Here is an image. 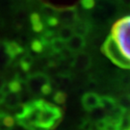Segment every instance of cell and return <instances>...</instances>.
<instances>
[{
  "instance_id": "cell-19",
  "label": "cell",
  "mask_w": 130,
  "mask_h": 130,
  "mask_svg": "<svg viewBox=\"0 0 130 130\" xmlns=\"http://www.w3.org/2000/svg\"><path fill=\"white\" fill-rule=\"evenodd\" d=\"M31 65H32V58L29 56H25L20 61V67L23 71H28L31 69Z\"/></svg>"
},
{
  "instance_id": "cell-5",
  "label": "cell",
  "mask_w": 130,
  "mask_h": 130,
  "mask_svg": "<svg viewBox=\"0 0 130 130\" xmlns=\"http://www.w3.org/2000/svg\"><path fill=\"white\" fill-rule=\"evenodd\" d=\"M49 82L46 75L42 74V73H37V74L31 75L27 80L28 88L33 93H41L42 86L45 83Z\"/></svg>"
},
{
  "instance_id": "cell-16",
  "label": "cell",
  "mask_w": 130,
  "mask_h": 130,
  "mask_svg": "<svg viewBox=\"0 0 130 130\" xmlns=\"http://www.w3.org/2000/svg\"><path fill=\"white\" fill-rule=\"evenodd\" d=\"M118 105L122 108L125 112L130 111V95H123L119 100H117Z\"/></svg>"
},
{
  "instance_id": "cell-26",
  "label": "cell",
  "mask_w": 130,
  "mask_h": 130,
  "mask_svg": "<svg viewBox=\"0 0 130 130\" xmlns=\"http://www.w3.org/2000/svg\"><path fill=\"white\" fill-rule=\"evenodd\" d=\"M128 95H130V90H129V92H128Z\"/></svg>"
},
{
  "instance_id": "cell-1",
  "label": "cell",
  "mask_w": 130,
  "mask_h": 130,
  "mask_svg": "<svg viewBox=\"0 0 130 130\" xmlns=\"http://www.w3.org/2000/svg\"><path fill=\"white\" fill-rule=\"evenodd\" d=\"M110 36L121 54L130 62V15L121 19L113 25Z\"/></svg>"
},
{
  "instance_id": "cell-28",
  "label": "cell",
  "mask_w": 130,
  "mask_h": 130,
  "mask_svg": "<svg viewBox=\"0 0 130 130\" xmlns=\"http://www.w3.org/2000/svg\"><path fill=\"white\" fill-rule=\"evenodd\" d=\"M126 130H130V129H126Z\"/></svg>"
},
{
  "instance_id": "cell-12",
  "label": "cell",
  "mask_w": 130,
  "mask_h": 130,
  "mask_svg": "<svg viewBox=\"0 0 130 130\" xmlns=\"http://www.w3.org/2000/svg\"><path fill=\"white\" fill-rule=\"evenodd\" d=\"M30 19H31V26L33 30L35 32H42L43 30V22L41 19V17L36 13H34L31 14Z\"/></svg>"
},
{
  "instance_id": "cell-8",
  "label": "cell",
  "mask_w": 130,
  "mask_h": 130,
  "mask_svg": "<svg viewBox=\"0 0 130 130\" xmlns=\"http://www.w3.org/2000/svg\"><path fill=\"white\" fill-rule=\"evenodd\" d=\"M4 50L9 59H14L23 51L22 47L15 42H8L4 44Z\"/></svg>"
},
{
  "instance_id": "cell-9",
  "label": "cell",
  "mask_w": 130,
  "mask_h": 130,
  "mask_svg": "<svg viewBox=\"0 0 130 130\" xmlns=\"http://www.w3.org/2000/svg\"><path fill=\"white\" fill-rule=\"evenodd\" d=\"M15 124V119L11 115L0 112V130H12Z\"/></svg>"
},
{
  "instance_id": "cell-10",
  "label": "cell",
  "mask_w": 130,
  "mask_h": 130,
  "mask_svg": "<svg viewBox=\"0 0 130 130\" xmlns=\"http://www.w3.org/2000/svg\"><path fill=\"white\" fill-rule=\"evenodd\" d=\"M118 105L117 100L112 96H101V100H100V108L103 109L104 111L110 112Z\"/></svg>"
},
{
  "instance_id": "cell-18",
  "label": "cell",
  "mask_w": 130,
  "mask_h": 130,
  "mask_svg": "<svg viewBox=\"0 0 130 130\" xmlns=\"http://www.w3.org/2000/svg\"><path fill=\"white\" fill-rule=\"evenodd\" d=\"M44 44H45V42L42 40H35L31 43V48L33 51L35 52H42L43 50Z\"/></svg>"
},
{
  "instance_id": "cell-17",
  "label": "cell",
  "mask_w": 130,
  "mask_h": 130,
  "mask_svg": "<svg viewBox=\"0 0 130 130\" xmlns=\"http://www.w3.org/2000/svg\"><path fill=\"white\" fill-rule=\"evenodd\" d=\"M53 100H54V102H55L56 104L62 105V104H64V103L66 102V100H67V94H66L64 92H62V91H58V92H56L55 94H54Z\"/></svg>"
},
{
  "instance_id": "cell-24",
  "label": "cell",
  "mask_w": 130,
  "mask_h": 130,
  "mask_svg": "<svg viewBox=\"0 0 130 130\" xmlns=\"http://www.w3.org/2000/svg\"><path fill=\"white\" fill-rule=\"evenodd\" d=\"M6 98H7V93H5L3 91H0V104L5 102Z\"/></svg>"
},
{
  "instance_id": "cell-23",
  "label": "cell",
  "mask_w": 130,
  "mask_h": 130,
  "mask_svg": "<svg viewBox=\"0 0 130 130\" xmlns=\"http://www.w3.org/2000/svg\"><path fill=\"white\" fill-rule=\"evenodd\" d=\"M104 118H105V117H104ZM104 120H105V119H104ZM105 122H106V124H105V127H104L103 130H120L121 129V127L119 125L113 124V123H109V122H107L106 121H105Z\"/></svg>"
},
{
  "instance_id": "cell-15",
  "label": "cell",
  "mask_w": 130,
  "mask_h": 130,
  "mask_svg": "<svg viewBox=\"0 0 130 130\" xmlns=\"http://www.w3.org/2000/svg\"><path fill=\"white\" fill-rule=\"evenodd\" d=\"M51 46L54 51L61 52L64 49H66V42L59 38H56V39H53L51 41Z\"/></svg>"
},
{
  "instance_id": "cell-6",
  "label": "cell",
  "mask_w": 130,
  "mask_h": 130,
  "mask_svg": "<svg viewBox=\"0 0 130 130\" xmlns=\"http://www.w3.org/2000/svg\"><path fill=\"white\" fill-rule=\"evenodd\" d=\"M85 44H86L85 38L74 34L68 42H66V48L72 53L73 52L79 53V52L82 51V49L85 47Z\"/></svg>"
},
{
  "instance_id": "cell-13",
  "label": "cell",
  "mask_w": 130,
  "mask_h": 130,
  "mask_svg": "<svg viewBox=\"0 0 130 130\" xmlns=\"http://www.w3.org/2000/svg\"><path fill=\"white\" fill-rule=\"evenodd\" d=\"M73 28V31L74 34L79 35V36H82L84 37L85 35H87V33L90 30V25L87 22H78V20L75 22V24L72 26Z\"/></svg>"
},
{
  "instance_id": "cell-22",
  "label": "cell",
  "mask_w": 130,
  "mask_h": 130,
  "mask_svg": "<svg viewBox=\"0 0 130 130\" xmlns=\"http://www.w3.org/2000/svg\"><path fill=\"white\" fill-rule=\"evenodd\" d=\"M81 5L85 9L90 10L94 6V0H81Z\"/></svg>"
},
{
  "instance_id": "cell-2",
  "label": "cell",
  "mask_w": 130,
  "mask_h": 130,
  "mask_svg": "<svg viewBox=\"0 0 130 130\" xmlns=\"http://www.w3.org/2000/svg\"><path fill=\"white\" fill-rule=\"evenodd\" d=\"M37 103L40 108L37 125L44 130L54 128L62 120L63 114L61 109L42 99H38Z\"/></svg>"
},
{
  "instance_id": "cell-3",
  "label": "cell",
  "mask_w": 130,
  "mask_h": 130,
  "mask_svg": "<svg viewBox=\"0 0 130 130\" xmlns=\"http://www.w3.org/2000/svg\"><path fill=\"white\" fill-rule=\"evenodd\" d=\"M102 51L110 60L120 68L130 70V62L121 54L120 49L117 46L114 39L109 36L104 42L102 46Z\"/></svg>"
},
{
  "instance_id": "cell-11",
  "label": "cell",
  "mask_w": 130,
  "mask_h": 130,
  "mask_svg": "<svg viewBox=\"0 0 130 130\" xmlns=\"http://www.w3.org/2000/svg\"><path fill=\"white\" fill-rule=\"evenodd\" d=\"M73 35H74L73 28H72V26H69V25H64L58 31V38L61 39L62 41H64L65 42H68Z\"/></svg>"
},
{
  "instance_id": "cell-25",
  "label": "cell",
  "mask_w": 130,
  "mask_h": 130,
  "mask_svg": "<svg viewBox=\"0 0 130 130\" xmlns=\"http://www.w3.org/2000/svg\"><path fill=\"white\" fill-rule=\"evenodd\" d=\"M5 86V81L4 79H3V77L0 75V91H2L3 90V88H4Z\"/></svg>"
},
{
  "instance_id": "cell-4",
  "label": "cell",
  "mask_w": 130,
  "mask_h": 130,
  "mask_svg": "<svg viewBox=\"0 0 130 130\" xmlns=\"http://www.w3.org/2000/svg\"><path fill=\"white\" fill-rule=\"evenodd\" d=\"M101 96L95 93H86L82 98V105L86 111L93 112V110L100 107Z\"/></svg>"
},
{
  "instance_id": "cell-27",
  "label": "cell",
  "mask_w": 130,
  "mask_h": 130,
  "mask_svg": "<svg viewBox=\"0 0 130 130\" xmlns=\"http://www.w3.org/2000/svg\"><path fill=\"white\" fill-rule=\"evenodd\" d=\"M12 130H19V129H15V128H13Z\"/></svg>"
},
{
  "instance_id": "cell-14",
  "label": "cell",
  "mask_w": 130,
  "mask_h": 130,
  "mask_svg": "<svg viewBox=\"0 0 130 130\" xmlns=\"http://www.w3.org/2000/svg\"><path fill=\"white\" fill-rule=\"evenodd\" d=\"M3 89H8L7 94H8V93L18 94L19 92H21L22 86H21V82H19V80H13V81L9 82L8 84H5Z\"/></svg>"
},
{
  "instance_id": "cell-21",
  "label": "cell",
  "mask_w": 130,
  "mask_h": 130,
  "mask_svg": "<svg viewBox=\"0 0 130 130\" xmlns=\"http://www.w3.org/2000/svg\"><path fill=\"white\" fill-rule=\"evenodd\" d=\"M58 22H59V19H58V18H56L55 15L46 18V23L49 27H54L58 24Z\"/></svg>"
},
{
  "instance_id": "cell-7",
  "label": "cell",
  "mask_w": 130,
  "mask_h": 130,
  "mask_svg": "<svg viewBox=\"0 0 130 130\" xmlns=\"http://www.w3.org/2000/svg\"><path fill=\"white\" fill-rule=\"evenodd\" d=\"M92 65V59L91 57L84 52H79L77 53L76 57L72 62V66L79 71H84L87 70Z\"/></svg>"
},
{
  "instance_id": "cell-20",
  "label": "cell",
  "mask_w": 130,
  "mask_h": 130,
  "mask_svg": "<svg viewBox=\"0 0 130 130\" xmlns=\"http://www.w3.org/2000/svg\"><path fill=\"white\" fill-rule=\"evenodd\" d=\"M52 93V86L50 82H47L42 86V90H41V93L43 95H48Z\"/></svg>"
}]
</instances>
